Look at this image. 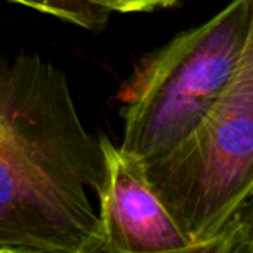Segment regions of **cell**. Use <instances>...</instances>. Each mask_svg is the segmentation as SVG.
I'll list each match as a JSON object with an SVG mask.
<instances>
[{
  "instance_id": "6da1fadb",
  "label": "cell",
  "mask_w": 253,
  "mask_h": 253,
  "mask_svg": "<svg viewBox=\"0 0 253 253\" xmlns=\"http://www.w3.org/2000/svg\"><path fill=\"white\" fill-rule=\"evenodd\" d=\"M104 156L65 73L0 58V253H101Z\"/></svg>"
},
{
  "instance_id": "7a4b0ae2",
  "label": "cell",
  "mask_w": 253,
  "mask_h": 253,
  "mask_svg": "<svg viewBox=\"0 0 253 253\" xmlns=\"http://www.w3.org/2000/svg\"><path fill=\"white\" fill-rule=\"evenodd\" d=\"M142 163L193 253L253 252V43L197 126Z\"/></svg>"
},
{
  "instance_id": "3957f363",
  "label": "cell",
  "mask_w": 253,
  "mask_h": 253,
  "mask_svg": "<svg viewBox=\"0 0 253 253\" xmlns=\"http://www.w3.org/2000/svg\"><path fill=\"white\" fill-rule=\"evenodd\" d=\"M253 43V0H230L211 19L148 53L122 86L120 150L145 162L187 136L216 102Z\"/></svg>"
},
{
  "instance_id": "277c9868",
  "label": "cell",
  "mask_w": 253,
  "mask_h": 253,
  "mask_svg": "<svg viewBox=\"0 0 253 253\" xmlns=\"http://www.w3.org/2000/svg\"><path fill=\"white\" fill-rule=\"evenodd\" d=\"M104 182L98 196L101 253L191 252V243L153 191L144 163L99 139Z\"/></svg>"
},
{
  "instance_id": "5b68a950",
  "label": "cell",
  "mask_w": 253,
  "mask_h": 253,
  "mask_svg": "<svg viewBox=\"0 0 253 253\" xmlns=\"http://www.w3.org/2000/svg\"><path fill=\"white\" fill-rule=\"evenodd\" d=\"M37 12L55 16L61 21L74 24L77 27L99 31L111 15L108 10L92 4L89 0H9Z\"/></svg>"
},
{
  "instance_id": "8992f818",
  "label": "cell",
  "mask_w": 253,
  "mask_h": 253,
  "mask_svg": "<svg viewBox=\"0 0 253 253\" xmlns=\"http://www.w3.org/2000/svg\"><path fill=\"white\" fill-rule=\"evenodd\" d=\"M105 10L119 13H136V12H153L157 9L169 7L178 0H89Z\"/></svg>"
}]
</instances>
